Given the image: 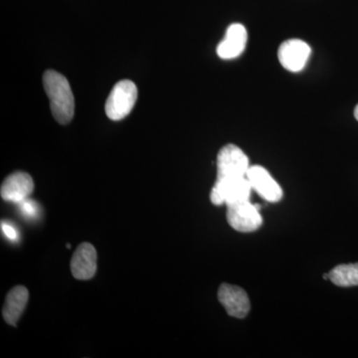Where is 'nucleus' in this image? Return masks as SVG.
Masks as SVG:
<instances>
[{"instance_id":"obj_1","label":"nucleus","mask_w":358,"mask_h":358,"mask_svg":"<svg viewBox=\"0 0 358 358\" xmlns=\"http://www.w3.org/2000/svg\"><path fill=\"white\" fill-rule=\"evenodd\" d=\"M43 86L56 121L61 124H69L74 117L75 102L68 80L60 73L48 70L43 75Z\"/></svg>"},{"instance_id":"obj_2","label":"nucleus","mask_w":358,"mask_h":358,"mask_svg":"<svg viewBox=\"0 0 358 358\" xmlns=\"http://www.w3.org/2000/svg\"><path fill=\"white\" fill-rule=\"evenodd\" d=\"M250 167L249 159L237 145H227L221 148L217 155V178L216 182H226L246 178Z\"/></svg>"},{"instance_id":"obj_3","label":"nucleus","mask_w":358,"mask_h":358,"mask_svg":"<svg viewBox=\"0 0 358 358\" xmlns=\"http://www.w3.org/2000/svg\"><path fill=\"white\" fill-rule=\"evenodd\" d=\"M138 99V89L134 82L122 80L115 85L107 102H106V114L112 121L124 119L134 109Z\"/></svg>"},{"instance_id":"obj_4","label":"nucleus","mask_w":358,"mask_h":358,"mask_svg":"<svg viewBox=\"0 0 358 358\" xmlns=\"http://www.w3.org/2000/svg\"><path fill=\"white\" fill-rule=\"evenodd\" d=\"M260 208L259 205L251 203L250 200L227 205L228 223L238 232H254L262 225Z\"/></svg>"},{"instance_id":"obj_5","label":"nucleus","mask_w":358,"mask_h":358,"mask_svg":"<svg viewBox=\"0 0 358 358\" xmlns=\"http://www.w3.org/2000/svg\"><path fill=\"white\" fill-rule=\"evenodd\" d=\"M253 190L247 178L214 183L210 193V199L214 205H227L250 200Z\"/></svg>"},{"instance_id":"obj_6","label":"nucleus","mask_w":358,"mask_h":358,"mask_svg":"<svg viewBox=\"0 0 358 358\" xmlns=\"http://www.w3.org/2000/svg\"><path fill=\"white\" fill-rule=\"evenodd\" d=\"M310 52V45L303 40L289 39L279 47L278 58L285 69L296 73L306 67Z\"/></svg>"},{"instance_id":"obj_7","label":"nucleus","mask_w":358,"mask_h":358,"mask_svg":"<svg viewBox=\"0 0 358 358\" xmlns=\"http://www.w3.org/2000/svg\"><path fill=\"white\" fill-rule=\"evenodd\" d=\"M250 185L262 199L268 202H279L282 199V190L279 183L263 166H250L246 176Z\"/></svg>"},{"instance_id":"obj_8","label":"nucleus","mask_w":358,"mask_h":358,"mask_svg":"<svg viewBox=\"0 0 358 358\" xmlns=\"http://www.w3.org/2000/svg\"><path fill=\"white\" fill-rule=\"evenodd\" d=\"M218 300L231 317L244 319L250 312L249 296L243 289L229 284L221 285Z\"/></svg>"},{"instance_id":"obj_9","label":"nucleus","mask_w":358,"mask_h":358,"mask_svg":"<svg viewBox=\"0 0 358 358\" xmlns=\"http://www.w3.org/2000/svg\"><path fill=\"white\" fill-rule=\"evenodd\" d=\"M33 189H34V182L31 176L22 171H17L10 174L2 182L0 195L6 201L18 204L23 200L27 199Z\"/></svg>"},{"instance_id":"obj_10","label":"nucleus","mask_w":358,"mask_h":358,"mask_svg":"<svg viewBox=\"0 0 358 358\" xmlns=\"http://www.w3.org/2000/svg\"><path fill=\"white\" fill-rule=\"evenodd\" d=\"M247 39L248 34L245 26L240 23H233L227 28L222 41L218 44L216 49L217 55L224 60L239 57L245 50Z\"/></svg>"},{"instance_id":"obj_11","label":"nucleus","mask_w":358,"mask_h":358,"mask_svg":"<svg viewBox=\"0 0 358 358\" xmlns=\"http://www.w3.org/2000/svg\"><path fill=\"white\" fill-rule=\"evenodd\" d=\"M71 272L77 280H90L96 272V251L93 245L82 243L71 260Z\"/></svg>"},{"instance_id":"obj_12","label":"nucleus","mask_w":358,"mask_h":358,"mask_svg":"<svg viewBox=\"0 0 358 358\" xmlns=\"http://www.w3.org/2000/svg\"><path fill=\"white\" fill-rule=\"evenodd\" d=\"M29 299V292L23 286L14 287L6 296L2 315L7 324L15 327L20 319Z\"/></svg>"},{"instance_id":"obj_13","label":"nucleus","mask_w":358,"mask_h":358,"mask_svg":"<svg viewBox=\"0 0 358 358\" xmlns=\"http://www.w3.org/2000/svg\"><path fill=\"white\" fill-rule=\"evenodd\" d=\"M329 275L336 286L343 288L358 286V263L336 266Z\"/></svg>"},{"instance_id":"obj_14","label":"nucleus","mask_w":358,"mask_h":358,"mask_svg":"<svg viewBox=\"0 0 358 358\" xmlns=\"http://www.w3.org/2000/svg\"><path fill=\"white\" fill-rule=\"evenodd\" d=\"M18 205H20L21 213H22L25 217L34 218L35 216L37 215L38 207H37V204L35 203L33 200L27 199L21 201Z\"/></svg>"},{"instance_id":"obj_15","label":"nucleus","mask_w":358,"mask_h":358,"mask_svg":"<svg viewBox=\"0 0 358 358\" xmlns=\"http://www.w3.org/2000/svg\"><path fill=\"white\" fill-rule=\"evenodd\" d=\"M1 229L2 232L4 233V235H6L9 240H11V241H17L18 231L16 230V228L14 227L13 224L2 221Z\"/></svg>"},{"instance_id":"obj_16","label":"nucleus","mask_w":358,"mask_h":358,"mask_svg":"<svg viewBox=\"0 0 358 358\" xmlns=\"http://www.w3.org/2000/svg\"><path fill=\"white\" fill-rule=\"evenodd\" d=\"M355 119H357L358 121V105L357 106V107H355Z\"/></svg>"}]
</instances>
